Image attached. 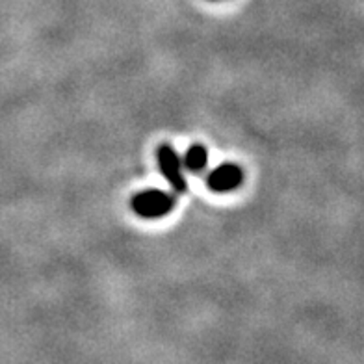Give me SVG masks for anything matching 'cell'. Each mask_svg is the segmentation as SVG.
<instances>
[{
	"label": "cell",
	"instance_id": "6da1fadb",
	"mask_svg": "<svg viewBox=\"0 0 364 364\" xmlns=\"http://www.w3.org/2000/svg\"><path fill=\"white\" fill-rule=\"evenodd\" d=\"M175 202L177 199L171 193H166L162 190H145L132 198V208L142 218L157 219L171 212L175 208Z\"/></svg>",
	"mask_w": 364,
	"mask_h": 364
},
{
	"label": "cell",
	"instance_id": "7a4b0ae2",
	"mask_svg": "<svg viewBox=\"0 0 364 364\" xmlns=\"http://www.w3.org/2000/svg\"><path fill=\"white\" fill-rule=\"evenodd\" d=\"M157 160L158 166H160V171L166 177V181L169 182V186L173 188V192L186 193L188 184L184 175H182V162L177 151L169 143H162L157 149Z\"/></svg>",
	"mask_w": 364,
	"mask_h": 364
},
{
	"label": "cell",
	"instance_id": "3957f363",
	"mask_svg": "<svg viewBox=\"0 0 364 364\" xmlns=\"http://www.w3.org/2000/svg\"><path fill=\"white\" fill-rule=\"evenodd\" d=\"M243 181L242 167L236 166V164H222L219 167H216L214 171H210L207 178L208 188L212 192L225 193L231 192V190H236Z\"/></svg>",
	"mask_w": 364,
	"mask_h": 364
},
{
	"label": "cell",
	"instance_id": "277c9868",
	"mask_svg": "<svg viewBox=\"0 0 364 364\" xmlns=\"http://www.w3.org/2000/svg\"><path fill=\"white\" fill-rule=\"evenodd\" d=\"M208 164V151L202 145H192L184 154V166L192 173L202 171Z\"/></svg>",
	"mask_w": 364,
	"mask_h": 364
}]
</instances>
